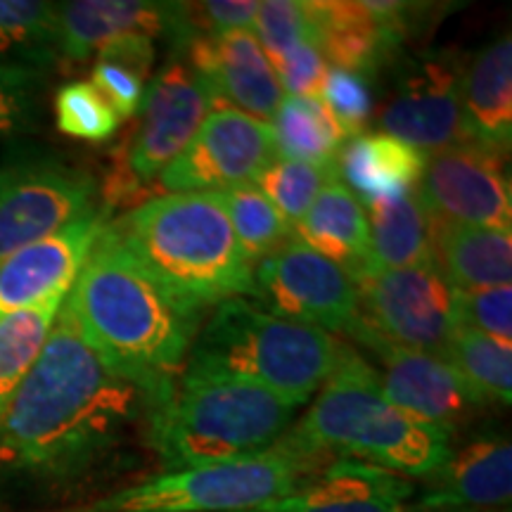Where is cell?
I'll return each mask as SVG.
<instances>
[{"mask_svg": "<svg viewBox=\"0 0 512 512\" xmlns=\"http://www.w3.org/2000/svg\"><path fill=\"white\" fill-rule=\"evenodd\" d=\"M157 406L83 342L67 297L0 418V505L62 503L152 453Z\"/></svg>", "mask_w": 512, "mask_h": 512, "instance_id": "cell-1", "label": "cell"}, {"mask_svg": "<svg viewBox=\"0 0 512 512\" xmlns=\"http://www.w3.org/2000/svg\"><path fill=\"white\" fill-rule=\"evenodd\" d=\"M83 342L157 411L174 399L202 318L183 311L105 226L67 294Z\"/></svg>", "mask_w": 512, "mask_h": 512, "instance_id": "cell-2", "label": "cell"}, {"mask_svg": "<svg viewBox=\"0 0 512 512\" xmlns=\"http://www.w3.org/2000/svg\"><path fill=\"white\" fill-rule=\"evenodd\" d=\"M107 228L159 290L192 316L252 294L254 264L230 228L221 192L155 195L107 221Z\"/></svg>", "mask_w": 512, "mask_h": 512, "instance_id": "cell-3", "label": "cell"}, {"mask_svg": "<svg viewBox=\"0 0 512 512\" xmlns=\"http://www.w3.org/2000/svg\"><path fill=\"white\" fill-rule=\"evenodd\" d=\"M283 439L304 453L358 460L406 479L430 477L453 456L451 434L389 403L377 370L347 344L309 411Z\"/></svg>", "mask_w": 512, "mask_h": 512, "instance_id": "cell-4", "label": "cell"}, {"mask_svg": "<svg viewBox=\"0 0 512 512\" xmlns=\"http://www.w3.org/2000/svg\"><path fill=\"white\" fill-rule=\"evenodd\" d=\"M342 344L330 332L235 297L214 306L200 323L183 377L249 382L306 406L335 370Z\"/></svg>", "mask_w": 512, "mask_h": 512, "instance_id": "cell-5", "label": "cell"}, {"mask_svg": "<svg viewBox=\"0 0 512 512\" xmlns=\"http://www.w3.org/2000/svg\"><path fill=\"white\" fill-rule=\"evenodd\" d=\"M299 408L249 382L181 377L152 420V456L164 472L261 456L292 430Z\"/></svg>", "mask_w": 512, "mask_h": 512, "instance_id": "cell-6", "label": "cell"}, {"mask_svg": "<svg viewBox=\"0 0 512 512\" xmlns=\"http://www.w3.org/2000/svg\"><path fill=\"white\" fill-rule=\"evenodd\" d=\"M335 460L299 451L283 439L261 456L159 472L60 512H240L294 494Z\"/></svg>", "mask_w": 512, "mask_h": 512, "instance_id": "cell-7", "label": "cell"}, {"mask_svg": "<svg viewBox=\"0 0 512 512\" xmlns=\"http://www.w3.org/2000/svg\"><path fill=\"white\" fill-rule=\"evenodd\" d=\"M219 100L183 55H171L145 86L140 119L114 171L102 185V207L112 211L128 195L155 183L181 157Z\"/></svg>", "mask_w": 512, "mask_h": 512, "instance_id": "cell-8", "label": "cell"}, {"mask_svg": "<svg viewBox=\"0 0 512 512\" xmlns=\"http://www.w3.org/2000/svg\"><path fill=\"white\" fill-rule=\"evenodd\" d=\"M102 209L100 185L83 166L55 155H27L0 166V266Z\"/></svg>", "mask_w": 512, "mask_h": 512, "instance_id": "cell-9", "label": "cell"}, {"mask_svg": "<svg viewBox=\"0 0 512 512\" xmlns=\"http://www.w3.org/2000/svg\"><path fill=\"white\" fill-rule=\"evenodd\" d=\"M358 323L384 342L444 358L460 328L458 290L437 261L361 280Z\"/></svg>", "mask_w": 512, "mask_h": 512, "instance_id": "cell-10", "label": "cell"}, {"mask_svg": "<svg viewBox=\"0 0 512 512\" xmlns=\"http://www.w3.org/2000/svg\"><path fill=\"white\" fill-rule=\"evenodd\" d=\"M392 91L377 112L380 133L432 155L467 143L463 128V69L453 50H422L399 57Z\"/></svg>", "mask_w": 512, "mask_h": 512, "instance_id": "cell-11", "label": "cell"}, {"mask_svg": "<svg viewBox=\"0 0 512 512\" xmlns=\"http://www.w3.org/2000/svg\"><path fill=\"white\" fill-rule=\"evenodd\" d=\"M249 299L273 316L323 332H349L358 318V287L351 275L297 235L254 266Z\"/></svg>", "mask_w": 512, "mask_h": 512, "instance_id": "cell-12", "label": "cell"}, {"mask_svg": "<svg viewBox=\"0 0 512 512\" xmlns=\"http://www.w3.org/2000/svg\"><path fill=\"white\" fill-rule=\"evenodd\" d=\"M278 157L271 124L235 107H216L157 183L164 195L221 192L256 183Z\"/></svg>", "mask_w": 512, "mask_h": 512, "instance_id": "cell-13", "label": "cell"}, {"mask_svg": "<svg viewBox=\"0 0 512 512\" xmlns=\"http://www.w3.org/2000/svg\"><path fill=\"white\" fill-rule=\"evenodd\" d=\"M415 195L432 223L498 228L512 226L505 157L475 143H458L425 155Z\"/></svg>", "mask_w": 512, "mask_h": 512, "instance_id": "cell-14", "label": "cell"}, {"mask_svg": "<svg viewBox=\"0 0 512 512\" xmlns=\"http://www.w3.org/2000/svg\"><path fill=\"white\" fill-rule=\"evenodd\" d=\"M313 38L328 67L361 79L399 60L427 5L375 0H306Z\"/></svg>", "mask_w": 512, "mask_h": 512, "instance_id": "cell-15", "label": "cell"}, {"mask_svg": "<svg viewBox=\"0 0 512 512\" xmlns=\"http://www.w3.org/2000/svg\"><path fill=\"white\" fill-rule=\"evenodd\" d=\"M347 335L377 356L382 394L411 418L453 434L465 415L484 406L446 358L384 342L363 328L358 318Z\"/></svg>", "mask_w": 512, "mask_h": 512, "instance_id": "cell-16", "label": "cell"}, {"mask_svg": "<svg viewBox=\"0 0 512 512\" xmlns=\"http://www.w3.org/2000/svg\"><path fill=\"white\" fill-rule=\"evenodd\" d=\"M138 34L152 41L164 38L174 55H183L192 41L185 3L166 0H69L57 3V53L60 62H83L105 43Z\"/></svg>", "mask_w": 512, "mask_h": 512, "instance_id": "cell-17", "label": "cell"}, {"mask_svg": "<svg viewBox=\"0 0 512 512\" xmlns=\"http://www.w3.org/2000/svg\"><path fill=\"white\" fill-rule=\"evenodd\" d=\"M110 221V211L72 223L60 233L19 249L0 266V318L64 297Z\"/></svg>", "mask_w": 512, "mask_h": 512, "instance_id": "cell-18", "label": "cell"}, {"mask_svg": "<svg viewBox=\"0 0 512 512\" xmlns=\"http://www.w3.org/2000/svg\"><path fill=\"white\" fill-rule=\"evenodd\" d=\"M183 57L207 81L221 107L235 105V110L271 124L285 91L252 29L195 38Z\"/></svg>", "mask_w": 512, "mask_h": 512, "instance_id": "cell-19", "label": "cell"}, {"mask_svg": "<svg viewBox=\"0 0 512 512\" xmlns=\"http://www.w3.org/2000/svg\"><path fill=\"white\" fill-rule=\"evenodd\" d=\"M427 489L411 512H508L512 496V446L503 437H482L453 451L427 477Z\"/></svg>", "mask_w": 512, "mask_h": 512, "instance_id": "cell-20", "label": "cell"}, {"mask_svg": "<svg viewBox=\"0 0 512 512\" xmlns=\"http://www.w3.org/2000/svg\"><path fill=\"white\" fill-rule=\"evenodd\" d=\"M413 496L406 477L337 458L294 494L240 512H411Z\"/></svg>", "mask_w": 512, "mask_h": 512, "instance_id": "cell-21", "label": "cell"}, {"mask_svg": "<svg viewBox=\"0 0 512 512\" xmlns=\"http://www.w3.org/2000/svg\"><path fill=\"white\" fill-rule=\"evenodd\" d=\"M460 88L467 143L508 157L512 143V41L508 31L465 64Z\"/></svg>", "mask_w": 512, "mask_h": 512, "instance_id": "cell-22", "label": "cell"}, {"mask_svg": "<svg viewBox=\"0 0 512 512\" xmlns=\"http://www.w3.org/2000/svg\"><path fill=\"white\" fill-rule=\"evenodd\" d=\"M294 235L313 252L342 266L354 283L366 273L370 247L368 211L342 178H335L318 192L302 221L294 226Z\"/></svg>", "mask_w": 512, "mask_h": 512, "instance_id": "cell-23", "label": "cell"}, {"mask_svg": "<svg viewBox=\"0 0 512 512\" xmlns=\"http://www.w3.org/2000/svg\"><path fill=\"white\" fill-rule=\"evenodd\" d=\"M366 211L370 247L361 280L437 261L432 245V219L422 209L415 190L370 202Z\"/></svg>", "mask_w": 512, "mask_h": 512, "instance_id": "cell-24", "label": "cell"}, {"mask_svg": "<svg viewBox=\"0 0 512 512\" xmlns=\"http://www.w3.org/2000/svg\"><path fill=\"white\" fill-rule=\"evenodd\" d=\"M432 245L439 268L458 292L510 287V230L432 223Z\"/></svg>", "mask_w": 512, "mask_h": 512, "instance_id": "cell-25", "label": "cell"}, {"mask_svg": "<svg viewBox=\"0 0 512 512\" xmlns=\"http://www.w3.org/2000/svg\"><path fill=\"white\" fill-rule=\"evenodd\" d=\"M425 152L387 133H361L347 140L337 157V174L361 202H375L399 192L415 190Z\"/></svg>", "mask_w": 512, "mask_h": 512, "instance_id": "cell-26", "label": "cell"}, {"mask_svg": "<svg viewBox=\"0 0 512 512\" xmlns=\"http://www.w3.org/2000/svg\"><path fill=\"white\" fill-rule=\"evenodd\" d=\"M57 62V3L0 0V67L46 74Z\"/></svg>", "mask_w": 512, "mask_h": 512, "instance_id": "cell-27", "label": "cell"}, {"mask_svg": "<svg viewBox=\"0 0 512 512\" xmlns=\"http://www.w3.org/2000/svg\"><path fill=\"white\" fill-rule=\"evenodd\" d=\"M278 155L294 162L337 166L347 136L318 98L285 95L271 121Z\"/></svg>", "mask_w": 512, "mask_h": 512, "instance_id": "cell-28", "label": "cell"}, {"mask_svg": "<svg viewBox=\"0 0 512 512\" xmlns=\"http://www.w3.org/2000/svg\"><path fill=\"white\" fill-rule=\"evenodd\" d=\"M64 297L0 318V418L46 347Z\"/></svg>", "mask_w": 512, "mask_h": 512, "instance_id": "cell-29", "label": "cell"}, {"mask_svg": "<svg viewBox=\"0 0 512 512\" xmlns=\"http://www.w3.org/2000/svg\"><path fill=\"white\" fill-rule=\"evenodd\" d=\"M444 358L458 370L467 387L484 403L512 401V347L482 332L458 328Z\"/></svg>", "mask_w": 512, "mask_h": 512, "instance_id": "cell-30", "label": "cell"}, {"mask_svg": "<svg viewBox=\"0 0 512 512\" xmlns=\"http://www.w3.org/2000/svg\"><path fill=\"white\" fill-rule=\"evenodd\" d=\"M230 228L238 238L242 252L256 266L275 249H280L294 235V226L283 211L268 200L256 185H238L221 190Z\"/></svg>", "mask_w": 512, "mask_h": 512, "instance_id": "cell-31", "label": "cell"}, {"mask_svg": "<svg viewBox=\"0 0 512 512\" xmlns=\"http://www.w3.org/2000/svg\"><path fill=\"white\" fill-rule=\"evenodd\" d=\"M335 178H339L337 166H316L278 157L254 185L283 211L292 226H297L318 192Z\"/></svg>", "mask_w": 512, "mask_h": 512, "instance_id": "cell-32", "label": "cell"}, {"mask_svg": "<svg viewBox=\"0 0 512 512\" xmlns=\"http://www.w3.org/2000/svg\"><path fill=\"white\" fill-rule=\"evenodd\" d=\"M55 124L69 138L105 143L119 128V117L91 81H72L55 93Z\"/></svg>", "mask_w": 512, "mask_h": 512, "instance_id": "cell-33", "label": "cell"}, {"mask_svg": "<svg viewBox=\"0 0 512 512\" xmlns=\"http://www.w3.org/2000/svg\"><path fill=\"white\" fill-rule=\"evenodd\" d=\"M46 86V74L0 67V140L34 131L41 121Z\"/></svg>", "mask_w": 512, "mask_h": 512, "instance_id": "cell-34", "label": "cell"}, {"mask_svg": "<svg viewBox=\"0 0 512 512\" xmlns=\"http://www.w3.org/2000/svg\"><path fill=\"white\" fill-rule=\"evenodd\" d=\"M252 31L271 64L306 41L316 43L306 0H266L259 5Z\"/></svg>", "mask_w": 512, "mask_h": 512, "instance_id": "cell-35", "label": "cell"}, {"mask_svg": "<svg viewBox=\"0 0 512 512\" xmlns=\"http://www.w3.org/2000/svg\"><path fill=\"white\" fill-rule=\"evenodd\" d=\"M318 100L328 107L347 140L361 136L373 117V95H370L366 79L344 72V69L328 67Z\"/></svg>", "mask_w": 512, "mask_h": 512, "instance_id": "cell-36", "label": "cell"}, {"mask_svg": "<svg viewBox=\"0 0 512 512\" xmlns=\"http://www.w3.org/2000/svg\"><path fill=\"white\" fill-rule=\"evenodd\" d=\"M458 320L460 328L512 347V287L458 292Z\"/></svg>", "mask_w": 512, "mask_h": 512, "instance_id": "cell-37", "label": "cell"}, {"mask_svg": "<svg viewBox=\"0 0 512 512\" xmlns=\"http://www.w3.org/2000/svg\"><path fill=\"white\" fill-rule=\"evenodd\" d=\"M273 69L275 74H278L285 95L318 98L325 72H328V62L323 60L316 43L306 41L302 46H297L287 55L280 57V60L273 64Z\"/></svg>", "mask_w": 512, "mask_h": 512, "instance_id": "cell-38", "label": "cell"}, {"mask_svg": "<svg viewBox=\"0 0 512 512\" xmlns=\"http://www.w3.org/2000/svg\"><path fill=\"white\" fill-rule=\"evenodd\" d=\"M91 83L107 105L112 107L119 121L133 117L140 110L145 95V79L124 64L95 60Z\"/></svg>", "mask_w": 512, "mask_h": 512, "instance_id": "cell-39", "label": "cell"}, {"mask_svg": "<svg viewBox=\"0 0 512 512\" xmlns=\"http://www.w3.org/2000/svg\"><path fill=\"white\" fill-rule=\"evenodd\" d=\"M195 36H219L226 31L252 29L259 12L256 0H207V3H185Z\"/></svg>", "mask_w": 512, "mask_h": 512, "instance_id": "cell-40", "label": "cell"}, {"mask_svg": "<svg viewBox=\"0 0 512 512\" xmlns=\"http://www.w3.org/2000/svg\"><path fill=\"white\" fill-rule=\"evenodd\" d=\"M95 55H98L95 60L124 64V67L133 69V72L140 74L147 81V76L152 74V67H155L157 46L152 38L128 34L105 43V46H102Z\"/></svg>", "mask_w": 512, "mask_h": 512, "instance_id": "cell-41", "label": "cell"}]
</instances>
